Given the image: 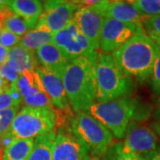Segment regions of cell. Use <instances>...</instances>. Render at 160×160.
<instances>
[{
    "label": "cell",
    "instance_id": "cell-25",
    "mask_svg": "<svg viewBox=\"0 0 160 160\" xmlns=\"http://www.w3.org/2000/svg\"><path fill=\"white\" fill-rule=\"evenodd\" d=\"M142 25L146 34L155 43H160V15H144L142 21Z\"/></svg>",
    "mask_w": 160,
    "mask_h": 160
},
{
    "label": "cell",
    "instance_id": "cell-30",
    "mask_svg": "<svg viewBox=\"0 0 160 160\" xmlns=\"http://www.w3.org/2000/svg\"><path fill=\"white\" fill-rule=\"evenodd\" d=\"M21 39H22V37H19L8 29H3L2 34L0 37V45L8 49H11L13 46L19 45Z\"/></svg>",
    "mask_w": 160,
    "mask_h": 160
},
{
    "label": "cell",
    "instance_id": "cell-29",
    "mask_svg": "<svg viewBox=\"0 0 160 160\" xmlns=\"http://www.w3.org/2000/svg\"><path fill=\"white\" fill-rule=\"evenodd\" d=\"M158 46V53L155 60L153 70L151 74L152 89L160 96V43H156Z\"/></svg>",
    "mask_w": 160,
    "mask_h": 160
},
{
    "label": "cell",
    "instance_id": "cell-3",
    "mask_svg": "<svg viewBox=\"0 0 160 160\" xmlns=\"http://www.w3.org/2000/svg\"><path fill=\"white\" fill-rule=\"evenodd\" d=\"M97 94L96 102H108L127 97L132 91L133 83L116 63L111 54L100 52L95 64Z\"/></svg>",
    "mask_w": 160,
    "mask_h": 160
},
{
    "label": "cell",
    "instance_id": "cell-19",
    "mask_svg": "<svg viewBox=\"0 0 160 160\" xmlns=\"http://www.w3.org/2000/svg\"><path fill=\"white\" fill-rule=\"evenodd\" d=\"M56 132V129H53L35 138L33 149L27 160H52V145Z\"/></svg>",
    "mask_w": 160,
    "mask_h": 160
},
{
    "label": "cell",
    "instance_id": "cell-27",
    "mask_svg": "<svg viewBox=\"0 0 160 160\" xmlns=\"http://www.w3.org/2000/svg\"><path fill=\"white\" fill-rule=\"evenodd\" d=\"M103 160H145V158L141 156L124 152L120 148L119 143L115 142L110 145L106 154L103 156Z\"/></svg>",
    "mask_w": 160,
    "mask_h": 160
},
{
    "label": "cell",
    "instance_id": "cell-11",
    "mask_svg": "<svg viewBox=\"0 0 160 160\" xmlns=\"http://www.w3.org/2000/svg\"><path fill=\"white\" fill-rule=\"evenodd\" d=\"M142 24L119 22L114 19H104L99 38V48L105 53L114 52L130 39Z\"/></svg>",
    "mask_w": 160,
    "mask_h": 160
},
{
    "label": "cell",
    "instance_id": "cell-9",
    "mask_svg": "<svg viewBox=\"0 0 160 160\" xmlns=\"http://www.w3.org/2000/svg\"><path fill=\"white\" fill-rule=\"evenodd\" d=\"M92 158L88 148L71 128L57 130L52 145V160H89Z\"/></svg>",
    "mask_w": 160,
    "mask_h": 160
},
{
    "label": "cell",
    "instance_id": "cell-35",
    "mask_svg": "<svg viewBox=\"0 0 160 160\" xmlns=\"http://www.w3.org/2000/svg\"><path fill=\"white\" fill-rule=\"evenodd\" d=\"M145 160H160V149L158 148L153 153L146 157Z\"/></svg>",
    "mask_w": 160,
    "mask_h": 160
},
{
    "label": "cell",
    "instance_id": "cell-33",
    "mask_svg": "<svg viewBox=\"0 0 160 160\" xmlns=\"http://www.w3.org/2000/svg\"><path fill=\"white\" fill-rule=\"evenodd\" d=\"M9 51H10V49H8V48H6L5 46L0 45V64L1 65L7 62Z\"/></svg>",
    "mask_w": 160,
    "mask_h": 160
},
{
    "label": "cell",
    "instance_id": "cell-37",
    "mask_svg": "<svg viewBox=\"0 0 160 160\" xmlns=\"http://www.w3.org/2000/svg\"><path fill=\"white\" fill-rule=\"evenodd\" d=\"M6 4H7V1H0V6H5Z\"/></svg>",
    "mask_w": 160,
    "mask_h": 160
},
{
    "label": "cell",
    "instance_id": "cell-12",
    "mask_svg": "<svg viewBox=\"0 0 160 160\" xmlns=\"http://www.w3.org/2000/svg\"><path fill=\"white\" fill-rule=\"evenodd\" d=\"M39 77L44 90L51 99L55 108L62 111H69L71 107L64 89L62 73L38 65L35 69Z\"/></svg>",
    "mask_w": 160,
    "mask_h": 160
},
{
    "label": "cell",
    "instance_id": "cell-2",
    "mask_svg": "<svg viewBox=\"0 0 160 160\" xmlns=\"http://www.w3.org/2000/svg\"><path fill=\"white\" fill-rule=\"evenodd\" d=\"M157 53V44L140 25L131 38L111 55L126 75L143 82L151 77Z\"/></svg>",
    "mask_w": 160,
    "mask_h": 160
},
{
    "label": "cell",
    "instance_id": "cell-17",
    "mask_svg": "<svg viewBox=\"0 0 160 160\" xmlns=\"http://www.w3.org/2000/svg\"><path fill=\"white\" fill-rule=\"evenodd\" d=\"M7 63L19 73L25 70L33 71L39 65L35 52L29 51L21 45H17L10 49Z\"/></svg>",
    "mask_w": 160,
    "mask_h": 160
},
{
    "label": "cell",
    "instance_id": "cell-13",
    "mask_svg": "<svg viewBox=\"0 0 160 160\" xmlns=\"http://www.w3.org/2000/svg\"><path fill=\"white\" fill-rule=\"evenodd\" d=\"M104 19H114L119 22L142 24L144 15L127 1H98L91 7Z\"/></svg>",
    "mask_w": 160,
    "mask_h": 160
},
{
    "label": "cell",
    "instance_id": "cell-5",
    "mask_svg": "<svg viewBox=\"0 0 160 160\" xmlns=\"http://www.w3.org/2000/svg\"><path fill=\"white\" fill-rule=\"evenodd\" d=\"M55 110L24 106L14 118L9 132L15 139H35L55 129L59 120Z\"/></svg>",
    "mask_w": 160,
    "mask_h": 160
},
{
    "label": "cell",
    "instance_id": "cell-14",
    "mask_svg": "<svg viewBox=\"0 0 160 160\" xmlns=\"http://www.w3.org/2000/svg\"><path fill=\"white\" fill-rule=\"evenodd\" d=\"M73 20L81 33L97 50L104 18L89 7H81L75 13Z\"/></svg>",
    "mask_w": 160,
    "mask_h": 160
},
{
    "label": "cell",
    "instance_id": "cell-24",
    "mask_svg": "<svg viewBox=\"0 0 160 160\" xmlns=\"http://www.w3.org/2000/svg\"><path fill=\"white\" fill-rule=\"evenodd\" d=\"M128 2L143 15H160V0H132Z\"/></svg>",
    "mask_w": 160,
    "mask_h": 160
},
{
    "label": "cell",
    "instance_id": "cell-36",
    "mask_svg": "<svg viewBox=\"0 0 160 160\" xmlns=\"http://www.w3.org/2000/svg\"><path fill=\"white\" fill-rule=\"evenodd\" d=\"M154 131L157 132V133L160 135V119L154 125Z\"/></svg>",
    "mask_w": 160,
    "mask_h": 160
},
{
    "label": "cell",
    "instance_id": "cell-31",
    "mask_svg": "<svg viewBox=\"0 0 160 160\" xmlns=\"http://www.w3.org/2000/svg\"><path fill=\"white\" fill-rule=\"evenodd\" d=\"M19 75H20V73L17 72L14 69H12L11 66L7 63V62L4 64H2L0 67V76L2 78H4L6 80H7L8 82H10L11 84L15 83L17 81Z\"/></svg>",
    "mask_w": 160,
    "mask_h": 160
},
{
    "label": "cell",
    "instance_id": "cell-16",
    "mask_svg": "<svg viewBox=\"0 0 160 160\" xmlns=\"http://www.w3.org/2000/svg\"><path fill=\"white\" fill-rule=\"evenodd\" d=\"M7 6L18 16L23 18L35 28L43 12L42 2L38 0L7 1Z\"/></svg>",
    "mask_w": 160,
    "mask_h": 160
},
{
    "label": "cell",
    "instance_id": "cell-6",
    "mask_svg": "<svg viewBox=\"0 0 160 160\" xmlns=\"http://www.w3.org/2000/svg\"><path fill=\"white\" fill-rule=\"evenodd\" d=\"M71 130L88 148L92 158H103L113 142V134L88 112H78L71 120Z\"/></svg>",
    "mask_w": 160,
    "mask_h": 160
},
{
    "label": "cell",
    "instance_id": "cell-39",
    "mask_svg": "<svg viewBox=\"0 0 160 160\" xmlns=\"http://www.w3.org/2000/svg\"><path fill=\"white\" fill-rule=\"evenodd\" d=\"M89 160H98V158H91V159Z\"/></svg>",
    "mask_w": 160,
    "mask_h": 160
},
{
    "label": "cell",
    "instance_id": "cell-1",
    "mask_svg": "<svg viewBox=\"0 0 160 160\" xmlns=\"http://www.w3.org/2000/svg\"><path fill=\"white\" fill-rule=\"evenodd\" d=\"M98 52L70 61L62 72L64 89L69 105L75 112H88L96 102L97 86L95 64Z\"/></svg>",
    "mask_w": 160,
    "mask_h": 160
},
{
    "label": "cell",
    "instance_id": "cell-38",
    "mask_svg": "<svg viewBox=\"0 0 160 160\" xmlns=\"http://www.w3.org/2000/svg\"><path fill=\"white\" fill-rule=\"evenodd\" d=\"M2 154H3V149L0 148V160H2Z\"/></svg>",
    "mask_w": 160,
    "mask_h": 160
},
{
    "label": "cell",
    "instance_id": "cell-15",
    "mask_svg": "<svg viewBox=\"0 0 160 160\" xmlns=\"http://www.w3.org/2000/svg\"><path fill=\"white\" fill-rule=\"evenodd\" d=\"M35 54L40 66L53 71H58L62 75L65 67L70 62L64 52L52 42L41 46L35 52Z\"/></svg>",
    "mask_w": 160,
    "mask_h": 160
},
{
    "label": "cell",
    "instance_id": "cell-42",
    "mask_svg": "<svg viewBox=\"0 0 160 160\" xmlns=\"http://www.w3.org/2000/svg\"><path fill=\"white\" fill-rule=\"evenodd\" d=\"M0 67H1V64H0Z\"/></svg>",
    "mask_w": 160,
    "mask_h": 160
},
{
    "label": "cell",
    "instance_id": "cell-40",
    "mask_svg": "<svg viewBox=\"0 0 160 160\" xmlns=\"http://www.w3.org/2000/svg\"><path fill=\"white\" fill-rule=\"evenodd\" d=\"M2 30H3V29H0V37H1V34H2Z\"/></svg>",
    "mask_w": 160,
    "mask_h": 160
},
{
    "label": "cell",
    "instance_id": "cell-7",
    "mask_svg": "<svg viewBox=\"0 0 160 160\" xmlns=\"http://www.w3.org/2000/svg\"><path fill=\"white\" fill-rule=\"evenodd\" d=\"M125 139L118 142L121 149L129 154L146 158L158 149V137L154 130L132 120L127 126Z\"/></svg>",
    "mask_w": 160,
    "mask_h": 160
},
{
    "label": "cell",
    "instance_id": "cell-18",
    "mask_svg": "<svg viewBox=\"0 0 160 160\" xmlns=\"http://www.w3.org/2000/svg\"><path fill=\"white\" fill-rule=\"evenodd\" d=\"M53 33L45 24L37 23L34 29L29 30L23 37L19 45L31 52H36L41 46L52 42Z\"/></svg>",
    "mask_w": 160,
    "mask_h": 160
},
{
    "label": "cell",
    "instance_id": "cell-20",
    "mask_svg": "<svg viewBox=\"0 0 160 160\" xmlns=\"http://www.w3.org/2000/svg\"><path fill=\"white\" fill-rule=\"evenodd\" d=\"M16 86L22 98L33 95L40 91H45L36 70H25L20 73Z\"/></svg>",
    "mask_w": 160,
    "mask_h": 160
},
{
    "label": "cell",
    "instance_id": "cell-23",
    "mask_svg": "<svg viewBox=\"0 0 160 160\" xmlns=\"http://www.w3.org/2000/svg\"><path fill=\"white\" fill-rule=\"evenodd\" d=\"M22 102V97L15 84H12L8 91L0 92V111L13 107H20Z\"/></svg>",
    "mask_w": 160,
    "mask_h": 160
},
{
    "label": "cell",
    "instance_id": "cell-32",
    "mask_svg": "<svg viewBox=\"0 0 160 160\" xmlns=\"http://www.w3.org/2000/svg\"><path fill=\"white\" fill-rule=\"evenodd\" d=\"M14 140H16V139L12 135V133L10 132H8L6 134H5L4 136H2V137L0 138V148L4 150L10 144L13 142Z\"/></svg>",
    "mask_w": 160,
    "mask_h": 160
},
{
    "label": "cell",
    "instance_id": "cell-28",
    "mask_svg": "<svg viewBox=\"0 0 160 160\" xmlns=\"http://www.w3.org/2000/svg\"><path fill=\"white\" fill-rule=\"evenodd\" d=\"M19 108L13 107L0 111V138L10 131L12 121L19 112Z\"/></svg>",
    "mask_w": 160,
    "mask_h": 160
},
{
    "label": "cell",
    "instance_id": "cell-41",
    "mask_svg": "<svg viewBox=\"0 0 160 160\" xmlns=\"http://www.w3.org/2000/svg\"><path fill=\"white\" fill-rule=\"evenodd\" d=\"M158 149H160V147H158Z\"/></svg>",
    "mask_w": 160,
    "mask_h": 160
},
{
    "label": "cell",
    "instance_id": "cell-4",
    "mask_svg": "<svg viewBox=\"0 0 160 160\" xmlns=\"http://www.w3.org/2000/svg\"><path fill=\"white\" fill-rule=\"evenodd\" d=\"M138 103L134 99L123 97L108 102H95L88 113L105 126L115 137H125L127 126L133 120Z\"/></svg>",
    "mask_w": 160,
    "mask_h": 160
},
{
    "label": "cell",
    "instance_id": "cell-34",
    "mask_svg": "<svg viewBox=\"0 0 160 160\" xmlns=\"http://www.w3.org/2000/svg\"><path fill=\"white\" fill-rule=\"evenodd\" d=\"M11 86L12 84L10 82H8L7 80L0 76V92L8 91L11 88Z\"/></svg>",
    "mask_w": 160,
    "mask_h": 160
},
{
    "label": "cell",
    "instance_id": "cell-26",
    "mask_svg": "<svg viewBox=\"0 0 160 160\" xmlns=\"http://www.w3.org/2000/svg\"><path fill=\"white\" fill-rule=\"evenodd\" d=\"M22 102L26 106L44 109H56L52 103L51 99L45 91H40L33 95L22 98Z\"/></svg>",
    "mask_w": 160,
    "mask_h": 160
},
{
    "label": "cell",
    "instance_id": "cell-8",
    "mask_svg": "<svg viewBox=\"0 0 160 160\" xmlns=\"http://www.w3.org/2000/svg\"><path fill=\"white\" fill-rule=\"evenodd\" d=\"M52 43L64 52L70 61L96 52L94 46L81 33L72 20L67 27L53 34Z\"/></svg>",
    "mask_w": 160,
    "mask_h": 160
},
{
    "label": "cell",
    "instance_id": "cell-10",
    "mask_svg": "<svg viewBox=\"0 0 160 160\" xmlns=\"http://www.w3.org/2000/svg\"><path fill=\"white\" fill-rule=\"evenodd\" d=\"M79 9L75 1L50 0L43 3V12L38 23L45 24L53 34L68 26Z\"/></svg>",
    "mask_w": 160,
    "mask_h": 160
},
{
    "label": "cell",
    "instance_id": "cell-21",
    "mask_svg": "<svg viewBox=\"0 0 160 160\" xmlns=\"http://www.w3.org/2000/svg\"><path fill=\"white\" fill-rule=\"evenodd\" d=\"M35 139H16L3 150L2 160H27L34 146Z\"/></svg>",
    "mask_w": 160,
    "mask_h": 160
},
{
    "label": "cell",
    "instance_id": "cell-22",
    "mask_svg": "<svg viewBox=\"0 0 160 160\" xmlns=\"http://www.w3.org/2000/svg\"><path fill=\"white\" fill-rule=\"evenodd\" d=\"M4 29L10 30L19 37L22 36L23 37L27 32H29V30L33 29L34 28L26 20L12 12L10 16L6 18L4 24Z\"/></svg>",
    "mask_w": 160,
    "mask_h": 160
}]
</instances>
